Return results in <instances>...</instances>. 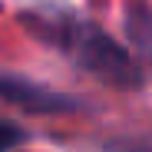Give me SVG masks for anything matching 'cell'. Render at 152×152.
<instances>
[{"mask_svg": "<svg viewBox=\"0 0 152 152\" xmlns=\"http://www.w3.org/2000/svg\"><path fill=\"white\" fill-rule=\"evenodd\" d=\"M50 27V40H56L63 46V53H69L83 69L103 76L106 83H119V86H132L139 80V69L136 63L129 60V53L113 40L106 37L96 23H86V20H76V17H66L63 23H43Z\"/></svg>", "mask_w": 152, "mask_h": 152, "instance_id": "obj_1", "label": "cell"}, {"mask_svg": "<svg viewBox=\"0 0 152 152\" xmlns=\"http://www.w3.org/2000/svg\"><path fill=\"white\" fill-rule=\"evenodd\" d=\"M0 99H13V103L27 106V109H43V113H53V109H69L73 99L69 96H60L53 89H43V86H33L20 76H0Z\"/></svg>", "mask_w": 152, "mask_h": 152, "instance_id": "obj_2", "label": "cell"}, {"mask_svg": "<svg viewBox=\"0 0 152 152\" xmlns=\"http://www.w3.org/2000/svg\"><path fill=\"white\" fill-rule=\"evenodd\" d=\"M20 139H23V132L17 129V126L7 122V119H0V152H10Z\"/></svg>", "mask_w": 152, "mask_h": 152, "instance_id": "obj_3", "label": "cell"}]
</instances>
